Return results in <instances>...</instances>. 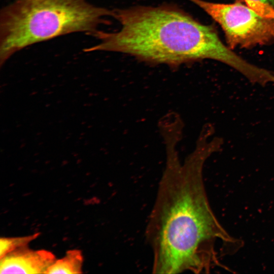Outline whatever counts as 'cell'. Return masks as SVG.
Wrapping results in <instances>:
<instances>
[{"mask_svg":"<svg viewBox=\"0 0 274 274\" xmlns=\"http://www.w3.org/2000/svg\"><path fill=\"white\" fill-rule=\"evenodd\" d=\"M55 260L54 255L50 251L33 250L26 246L1 258L0 273H46Z\"/></svg>","mask_w":274,"mask_h":274,"instance_id":"5","label":"cell"},{"mask_svg":"<svg viewBox=\"0 0 274 274\" xmlns=\"http://www.w3.org/2000/svg\"><path fill=\"white\" fill-rule=\"evenodd\" d=\"M83 257L79 250H70L61 259L55 260L46 273L77 274L82 272Z\"/></svg>","mask_w":274,"mask_h":274,"instance_id":"6","label":"cell"},{"mask_svg":"<svg viewBox=\"0 0 274 274\" xmlns=\"http://www.w3.org/2000/svg\"><path fill=\"white\" fill-rule=\"evenodd\" d=\"M217 22L224 32L228 47L251 48L274 42V19L257 13L243 3L221 4L189 0Z\"/></svg>","mask_w":274,"mask_h":274,"instance_id":"4","label":"cell"},{"mask_svg":"<svg viewBox=\"0 0 274 274\" xmlns=\"http://www.w3.org/2000/svg\"><path fill=\"white\" fill-rule=\"evenodd\" d=\"M112 15L113 10L88 0H14L0 12L1 66L35 44L74 32L91 35Z\"/></svg>","mask_w":274,"mask_h":274,"instance_id":"3","label":"cell"},{"mask_svg":"<svg viewBox=\"0 0 274 274\" xmlns=\"http://www.w3.org/2000/svg\"><path fill=\"white\" fill-rule=\"evenodd\" d=\"M121 25L117 31L97 30L99 43L84 50L116 52L153 63L179 65L204 59L232 67L246 78L256 66L234 53L220 39L215 28L202 24L178 7L139 6L113 10Z\"/></svg>","mask_w":274,"mask_h":274,"instance_id":"2","label":"cell"},{"mask_svg":"<svg viewBox=\"0 0 274 274\" xmlns=\"http://www.w3.org/2000/svg\"><path fill=\"white\" fill-rule=\"evenodd\" d=\"M240 1L260 15L274 19V0H235Z\"/></svg>","mask_w":274,"mask_h":274,"instance_id":"8","label":"cell"},{"mask_svg":"<svg viewBox=\"0 0 274 274\" xmlns=\"http://www.w3.org/2000/svg\"><path fill=\"white\" fill-rule=\"evenodd\" d=\"M39 233L21 237H1L0 239V258L21 248L26 247L36 239Z\"/></svg>","mask_w":274,"mask_h":274,"instance_id":"7","label":"cell"},{"mask_svg":"<svg viewBox=\"0 0 274 274\" xmlns=\"http://www.w3.org/2000/svg\"><path fill=\"white\" fill-rule=\"evenodd\" d=\"M215 152L214 145L202 143L183 165L175 156L168 159L146 227L153 273H208L216 266L229 270L219 260L217 244L228 254L243 246L220 224L208 200L203 166Z\"/></svg>","mask_w":274,"mask_h":274,"instance_id":"1","label":"cell"}]
</instances>
